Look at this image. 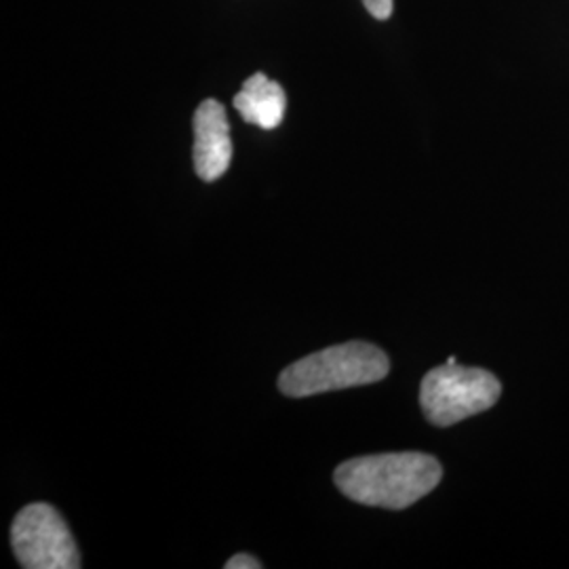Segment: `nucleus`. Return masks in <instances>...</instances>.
I'll use <instances>...</instances> for the list:
<instances>
[{
    "mask_svg": "<svg viewBox=\"0 0 569 569\" xmlns=\"http://www.w3.org/2000/svg\"><path fill=\"white\" fill-rule=\"evenodd\" d=\"M194 127V169L203 182H216L224 176L232 161L230 124L224 106L218 100H204L192 119Z\"/></svg>",
    "mask_w": 569,
    "mask_h": 569,
    "instance_id": "39448f33",
    "label": "nucleus"
},
{
    "mask_svg": "<svg viewBox=\"0 0 569 569\" xmlns=\"http://www.w3.org/2000/svg\"><path fill=\"white\" fill-rule=\"evenodd\" d=\"M441 477V465L420 451L352 458L333 472V481L346 498L390 510L416 505L439 486Z\"/></svg>",
    "mask_w": 569,
    "mask_h": 569,
    "instance_id": "f257e3e1",
    "label": "nucleus"
},
{
    "mask_svg": "<svg viewBox=\"0 0 569 569\" xmlns=\"http://www.w3.org/2000/svg\"><path fill=\"white\" fill-rule=\"evenodd\" d=\"M390 371L387 352L369 342H346L312 352L287 367L279 388L287 397H312L331 390L366 387L385 380Z\"/></svg>",
    "mask_w": 569,
    "mask_h": 569,
    "instance_id": "f03ea898",
    "label": "nucleus"
},
{
    "mask_svg": "<svg viewBox=\"0 0 569 569\" xmlns=\"http://www.w3.org/2000/svg\"><path fill=\"white\" fill-rule=\"evenodd\" d=\"M500 380L479 367L446 366L430 369L420 385V406L428 422L451 427L496 406Z\"/></svg>",
    "mask_w": 569,
    "mask_h": 569,
    "instance_id": "7ed1b4c3",
    "label": "nucleus"
},
{
    "mask_svg": "<svg viewBox=\"0 0 569 569\" xmlns=\"http://www.w3.org/2000/svg\"><path fill=\"white\" fill-rule=\"evenodd\" d=\"M262 563L251 555H234L226 561V569H260Z\"/></svg>",
    "mask_w": 569,
    "mask_h": 569,
    "instance_id": "6e6552de",
    "label": "nucleus"
},
{
    "mask_svg": "<svg viewBox=\"0 0 569 569\" xmlns=\"http://www.w3.org/2000/svg\"><path fill=\"white\" fill-rule=\"evenodd\" d=\"M367 11L371 13V18L385 21L392 16V4L395 0H363Z\"/></svg>",
    "mask_w": 569,
    "mask_h": 569,
    "instance_id": "0eeeda50",
    "label": "nucleus"
},
{
    "mask_svg": "<svg viewBox=\"0 0 569 569\" xmlns=\"http://www.w3.org/2000/svg\"><path fill=\"white\" fill-rule=\"evenodd\" d=\"M234 108L244 122L272 131L283 122L287 96L279 82L270 81L264 72H256L234 96Z\"/></svg>",
    "mask_w": 569,
    "mask_h": 569,
    "instance_id": "423d86ee",
    "label": "nucleus"
},
{
    "mask_svg": "<svg viewBox=\"0 0 569 569\" xmlns=\"http://www.w3.org/2000/svg\"><path fill=\"white\" fill-rule=\"evenodd\" d=\"M448 363H449V366H456V363H458V361H456V357H449Z\"/></svg>",
    "mask_w": 569,
    "mask_h": 569,
    "instance_id": "1a4fd4ad",
    "label": "nucleus"
},
{
    "mask_svg": "<svg viewBox=\"0 0 569 569\" xmlns=\"http://www.w3.org/2000/svg\"><path fill=\"white\" fill-rule=\"evenodd\" d=\"M13 552L26 569H79L81 555L63 517L51 505H30L11 528Z\"/></svg>",
    "mask_w": 569,
    "mask_h": 569,
    "instance_id": "20e7f679",
    "label": "nucleus"
}]
</instances>
